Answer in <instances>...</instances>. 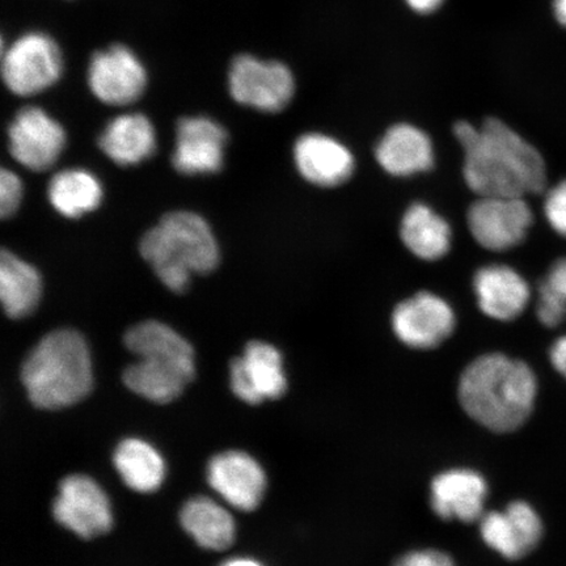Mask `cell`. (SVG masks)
Returning a JSON list of instances; mask_svg holds the SVG:
<instances>
[{
	"label": "cell",
	"mask_w": 566,
	"mask_h": 566,
	"mask_svg": "<svg viewBox=\"0 0 566 566\" xmlns=\"http://www.w3.org/2000/svg\"><path fill=\"white\" fill-rule=\"evenodd\" d=\"M454 134L464 150L463 176L479 197H526L543 192L546 163L539 151L497 118L480 127L460 122Z\"/></svg>",
	"instance_id": "cell-1"
},
{
	"label": "cell",
	"mask_w": 566,
	"mask_h": 566,
	"mask_svg": "<svg viewBox=\"0 0 566 566\" xmlns=\"http://www.w3.org/2000/svg\"><path fill=\"white\" fill-rule=\"evenodd\" d=\"M539 385L533 369L501 353L473 360L459 379L464 412L494 433H512L533 415Z\"/></svg>",
	"instance_id": "cell-2"
},
{
	"label": "cell",
	"mask_w": 566,
	"mask_h": 566,
	"mask_svg": "<svg viewBox=\"0 0 566 566\" xmlns=\"http://www.w3.org/2000/svg\"><path fill=\"white\" fill-rule=\"evenodd\" d=\"M21 380L35 407L61 409L76 405L94 385L86 339L71 329L46 335L25 359Z\"/></svg>",
	"instance_id": "cell-3"
},
{
	"label": "cell",
	"mask_w": 566,
	"mask_h": 566,
	"mask_svg": "<svg viewBox=\"0 0 566 566\" xmlns=\"http://www.w3.org/2000/svg\"><path fill=\"white\" fill-rule=\"evenodd\" d=\"M142 258L174 293H184L193 274H207L219 263V248L209 224L190 211H174L147 231Z\"/></svg>",
	"instance_id": "cell-4"
},
{
	"label": "cell",
	"mask_w": 566,
	"mask_h": 566,
	"mask_svg": "<svg viewBox=\"0 0 566 566\" xmlns=\"http://www.w3.org/2000/svg\"><path fill=\"white\" fill-rule=\"evenodd\" d=\"M62 71L61 49L46 33L28 32L3 53V81L18 96H33L52 87Z\"/></svg>",
	"instance_id": "cell-5"
},
{
	"label": "cell",
	"mask_w": 566,
	"mask_h": 566,
	"mask_svg": "<svg viewBox=\"0 0 566 566\" xmlns=\"http://www.w3.org/2000/svg\"><path fill=\"white\" fill-rule=\"evenodd\" d=\"M137 364L124 373V381L134 394L167 405L182 394L195 379V352L190 348H155L139 354Z\"/></svg>",
	"instance_id": "cell-6"
},
{
	"label": "cell",
	"mask_w": 566,
	"mask_h": 566,
	"mask_svg": "<svg viewBox=\"0 0 566 566\" xmlns=\"http://www.w3.org/2000/svg\"><path fill=\"white\" fill-rule=\"evenodd\" d=\"M229 88L237 103L260 112L275 113L292 102L295 81L292 71L281 62L240 54L231 62Z\"/></svg>",
	"instance_id": "cell-7"
},
{
	"label": "cell",
	"mask_w": 566,
	"mask_h": 566,
	"mask_svg": "<svg viewBox=\"0 0 566 566\" xmlns=\"http://www.w3.org/2000/svg\"><path fill=\"white\" fill-rule=\"evenodd\" d=\"M533 222V210L525 197H479L467 214L473 239L493 252H504L520 245Z\"/></svg>",
	"instance_id": "cell-8"
},
{
	"label": "cell",
	"mask_w": 566,
	"mask_h": 566,
	"mask_svg": "<svg viewBox=\"0 0 566 566\" xmlns=\"http://www.w3.org/2000/svg\"><path fill=\"white\" fill-rule=\"evenodd\" d=\"M53 514L61 526L82 539L106 534L113 526L108 495L95 480L84 475H71L61 481Z\"/></svg>",
	"instance_id": "cell-9"
},
{
	"label": "cell",
	"mask_w": 566,
	"mask_h": 566,
	"mask_svg": "<svg viewBox=\"0 0 566 566\" xmlns=\"http://www.w3.org/2000/svg\"><path fill=\"white\" fill-rule=\"evenodd\" d=\"M396 337L409 348L428 350L446 342L455 329L450 304L433 293H417L396 306L392 313Z\"/></svg>",
	"instance_id": "cell-10"
},
{
	"label": "cell",
	"mask_w": 566,
	"mask_h": 566,
	"mask_svg": "<svg viewBox=\"0 0 566 566\" xmlns=\"http://www.w3.org/2000/svg\"><path fill=\"white\" fill-rule=\"evenodd\" d=\"M479 527L486 546L511 562L533 554L544 536L541 514L523 500L511 502L505 511L485 513Z\"/></svg>",
	"instance_id": "cell-11"
},
{
	"label": "cell",
	"mask_w": 566,
	"mask_h": 566,
	"mask_svg": "<svg viewBox=\"0 0 566 566\" xmlns=\"http://www.w3.org/2000/svg\"><path fill=\"white\" fill-rule=\"evenodd\" d=\"M88 84L92 94L104 104L127 105L144 95L147 73L129 48L112 45L92 55Z\"/></svg>",
	"instance_id": "cell-12"
},
{
	"label": "cell",
	"mask_w": 566,
	"mask_h": 566,
	"mask_svg": "<svg viewBox=\"0 0 566 566\" xmlns=\"http://www.w3.org/2000/svg\"><path fill=\"white\" fill-rule=\"evenodd\" d=\"M10 153L31 171H46L66 145L63 127L38 106L21 109L9 127Z\"/></svg>",
	"instance_id": "cell-13"
},
{
	"label": "cell",
	"mask_w": 566,
	"mask_h": 566,
	"mask_svg": "<svg viewBox=\"0 0 566 566\" xmlns=\"http://www.w3.org/2000/svg\"><path fill=\"white\" fill-rule=\"evenodd\" d=\"M230 374L233 394L251 406L277 400L287 389L281 353L264 342L248 344L243 356L232 360Z\"/></svg>",
	"instance_id": "cell-14"
},
{
	"label": "cell",
	"mask_w": 566,
	"mask_h": 566,
	"mask_svg": "<svg viewBox=\"0 0 566 566\" xmlns=\"http://www.w3.org/2000/svg\"><path fill=\"white\" fill-rule=\"evenodd\" d=\"M209 485L226 502L243 512H252L264 499L266 475L251 455L243 451H226L210 460Z\"/></svg>",
	"instance_id": "cell-15"
},
{
	"label": "cell",
	"mask_w": 566,
	"mask_h": 566,
	"mask_svg": "<svg viewBox=\"0 0 566 566\" xmlns=\"http://www.w3.org/2000/svg\"><path fill=\"white\" fill-rule=\"evenodd\" d=\"M228 133L209 117L181 118L176 129L172 165L182 175L221 171Z\"/></svg>",
	"instance_id": "cell-16"
},
{
	"label": "cell",
	"mask_w": 566,
	"mask_h": 566,
	"mask_svg": "<svg viewBox=\"0 0 566 566\" xmlns=\"http://www.w3.org/2000/svg\"><path fill=\"white\" fill-rule=\"evenodd\" d=\"M488 483L481 473L454 469L437 475L430 485V506L443 521L478 522L485 514Z\"/></svg>",
	"instance_id": "cell-17"
},
{
	"label": "cell",
	"mask_w": 566,
	"mask_h": 566,
	"mask_svg": "<svg viewBox=\"0 0 566 566\" xmlns=\"http://www.w3.org/2000/svg\"><path fill=\"white\" fill-rule=\"evenodd\" d=\"M294 160L303 179L322 188L342 186L356 167L348 148L318 133L304 134L296 140Z\"/></svg>",
	"instance_id": "cell-18"
},
{
	"label": "cell",
	"mask_w": 566,
	"mask_h": 566,
	"mask_svg": "<svg viewBox=\"0 0 566 566\" xmlns=\"http://www.w3.org/2000/svg\"><path fill=\"white\" fill-rule=\"evenodd\" d=\"M479 307L499 322H512L526 310L531 300L528 283L515 269L488 265L473 277Z\"/></svg>",
	"instance_id": "cell-19"
},
{
	"label": "cell",
	"mask_w": 566,
	"mask_h": 566,
	"mask_svg": "<svg viewBox=\"0 0 566 566\" xmlns=\"http://www.w3.org/2000/svg\"><path fill=\"white\" fill-rule=\"evenodd\" d=\"M375 158L392 176L407 177L427 172L434 165L433 144L419 127L409 124L394 125L380 139Z\"/></svg>",
	"instance_id": "cell-20"
},
{
	"label": "cell",
	"mask_w": 566,
	"mask_h": 566,
	"mask_svg": "<svg viewBox=\"0 0 566 566\" xmlns=\"http://www.w3.org/2000/svg\"><path fill=\"white\" fill-rule=\"evenodd\" d=\"M98 146L118 166H136L157 148V133L150 119L140 113L119 116L106 125Z\"/></svg>",
	"instance_id": "cell-21"
},
{
	"label": "cell",
	"mask_w": 566,
	"mask_h": 566,
	"mask_svg": "<svg viewBox=\"0 0 566 566\" xmlns=\"http://www.w3.org/2000/svg\"><path fill=\"white\" fill-rule=\"evenodd\" d=\"M400 238L416 258L437 261L451 248V229L446 219L424 203H413L401 219Z\"/></svg>",
	"instance_id": "cell-22"
},
{
	"label": "cell",
	"mask_w": 566,
	"mask_h": 566,
	"mask_svg": "<svg viewBox=\"0 0 566 566\" xmlns=\"http://www.w3.org/2000/svg\"><path fill=\"white\" fill-rule=\"evenodd\" d=\"M42 282L38 271L12 252L0 256V300L4 313L12 318L31 315L39 306Z\"/></svg>",
	"instance_id": "cell-23"
},
{
	"label": "cell",
	"mask_w": 566,
	"mask_h": 566,
	"mask_svg": "<svg viewBox=\"0 0 566 566\" xmlns=\"http://www.w3.org/2000/svg\"><path fill=\"white\" fill-rule=\"evenodd\" d=\"M180 521L198 546L212 551L229 548L235 537V522L224 507L208 497H195L182 506Z\"/></svg>",
	"instance_id": "cell-24"
},
{
	"label": "cell",
	"mask_w": 566,
	"mask_h": 566,
	"mask_svg": "<svg viewBox=\"0 0 566 566\" xmlns=\"http://www.w3.org/2000/svg\"><path fill=\"white\" fill-rule=\"evenodd\" d=\"M113 462L124 483L139 493L158 491L166 476L165 460L159 452L137 438L119 443Z\"/></svg>",
	"instance_id": "cell-25"
},
{
	"label": "cell",
	"mask_w": 566,
	"mask_h": 566,
	"mask_svg": "<svg viewBox=\"0 0 566 566\" xmlns=\"http://www.w3.org/2000/svg\"><path fill=\"white\" fill-rule=\"evenodd\" d=\"M48 197L63 217L80 218L98 208L103 188L96 177L84 169H66L49 182Z\"/></svg>",
	"instance_id": "cell-26"
},
{
	"label": "cell",
	"mask_w": 566,
	"mask_h": 566,
	"mask_svg": "<svg viewBox=\"0 0 566 566\" xmlns=\"http://www.w3.org/2000/svg\"><path fill=\"white\" fill-rule=\"evenodd\" d=\"M536 315L544 327L556 328L566 321V304L546 281L537 290Z\"/></svg>",
	"instance_id": "cell-27"
},
{
	"label": "cell",
	"mask_w": 566,
	"mask_h": 566,
	"mask_svg": "<svg viewBox=\"0 0 566 566\" xmlns=\"http://www.w3.org/2000/svg\"><path fill=\"white\" fill-rule=\"evenodd\" d=\"M544 216L558 235L566 238V180L552 188L544 201Z\"/></svg>",
	"instance_id": "cell-28"
},
{
	"label": "cell",
	"mask_w": 566,
	"mask_h": 566,
	"mask_svg": "<svg viewBox=\"0 0 566 566\" xmlns=\"http://www.w3.org/2000/svg\"><path fill=\"white\" fill-rule=\"evenodd\" d=\"M23 200V184L19 176L3 168L0 174V214L9 218L15 214Z\"/></svg>",
	"instance_id": "cell-29"
},
{
	"label": "cell",
	"mask_w": 566,
	"mask_h": 566,
	"mask_svg": "<svg viewBox=\"0 0 566 566\" xmlns=\"http://www.w3.org/2000/svg\"><path fill=\"white\" fill-rule=\"evenodd\" d=\"M391 566H457L446 552L434 548L416 549L396 558Z\"/></svg>",
	"instance_id": "cell-30"
},
{
	"label": "cell",
	"mask_w": 566,
	"mask_h": 566,
	"mask_svg": "<svg viewBox=\"0 0 566 566\" xmlns=\"http://www.w3.org/2000/svg\"><path fill=\"white\" fill-rule=\"evenodd\" d=\"M551 287H554L566 304V258L557 260L554 265L551 266L546 280Z\"/></svg>",
	"instance_id": "cell-31"
},
{
	"label": "cell",
	"mask_w": 566,
	"mask_h": 566,
	"mask_svg": "<svg viewBox=\"0 0 566 566\" xmlns=\"http://www.w3.org/2000/svg\"><path fill=\"white\" fill-rule=\"evenodd\" d=\"M552 367L566 380V335L558 337L549 349Z\"/></svg>",
	"instance_id": "cell-32"
},
{
	"label": "cell",
	"mask_w": 566,
	"mask_h": 566,
	"mask_svg": "<svg viewBox=\"0 0 566 566\" xmlns=\"http://www.w3.org/2000/svg\"><path fill=\"white\" fill-rule=\"evenodd\" d=\"M443 0H407L416 12L429 13L433 12L442 4Z\"/></svg>",
	"instance_id": "cell-33"
},
{
	"label": "cell",
	"mask_w": 566,
	"mask_h": 566,
	"mask_svg": "<svg viewBox=\"0 0 566 566\" xmlns=\"http://www.w3.org/2000/svg\"><path fill=\"white\" fill-rule=\"evenodd\" d=\"M221 566H264L263 564L248 557H235L223 563Z\"/></svg>",
	"instance_id": "cell-34"
},
{
	"label": "cell",
	"mask_w": 566,
	"mask_h": 566,
	"mask_svg": "<svg viewBox=\"0 0 566 566\" xmlns=\"http://www.w3.org/2000/svg\"><path fill=\"white\" fill-rule=\"evenodd\" d=\"M555 13L560 24L566 27V0H555Z\"/></svg>",
	"instance_id": "cell-35"
}]
</instances>
